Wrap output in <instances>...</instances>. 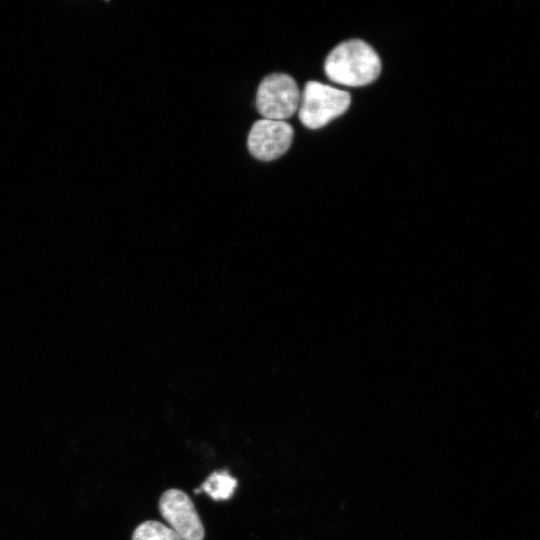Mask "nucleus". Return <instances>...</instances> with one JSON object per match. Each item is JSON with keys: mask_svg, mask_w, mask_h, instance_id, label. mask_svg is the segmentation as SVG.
Segmentation results:
<instances>
[{"mask_svg": "<svg viewBox=\"0 0 540 540\" xmlns=\"http://www.w3.org/2000/svg\"><path fill=\"white\" fill-rule=\"evenodd\" d=\"M324 69L333 82L358 87L376 80L381 72V61L369 44L352 39L340 43L328 54Z\"/></svg>", "mask_w": 540, "mask_h": 540, "instance_id": "f257e3e1", "label": "nucleus"}, {"mask_svg": "<svg viewBox=\"0 0 540 540\" xmlns=\"http://www.w3.org/2000/svg\"><path fill=\"white\" fill-rule=\"evenodd\" d=\"M350 103L348 92L309 81L301 94L299 119L307 128L318 129L345 113Z\"/></svg>", "mask_w": 540, "mask_h": 540, "instance_id": "f03ea898", "label": "nucleus"}, {"mask_svg": "<svg viewBox=\"0 0 540 540\" xmlns=\"http://www.w3.org/2000/svg\"><path fill=\"white\" fill-rule=\"evenodd\" d=\"M300 98L299 88L291 76L273 73L258 86L256 108L264 119L284 121L296 112Z\"/></svg>", "mask_w": 540, "mask_h": 540, "instance_id": "7ed1b4c3", "label": "nucleus"}, {"mask_svg": "<svg viewBox=\"0 0 540 540\" xmlns=\"http://www.w3.org/2000/svg\"><path fill=\"white\" fill-rule=\"evenodd\" d=\"M159 511L182 540H203L205 531L190 497L179 489H168L159 499Z\"/></svg>", "mask_w": 540, "mask_h": 540, "instance_id": "20e7f679", "label": "nucleus"}, {"mask_svg": "<svg viewBox=\"0 0 540 540\" xmlns=\"http://www.w3.org/2000/svg\"><path fill=\"white\" fill-rule=\"evenodd\" d=\"M293 136L294 131L289 123L263 118L252 125L247 147L253 157L261 161H271L289 149Z\"/></svg>", "mask_w": 540, "mask_h": 540, "instance_id": "39448f33", "label": "nucleus"}, {"mask_svg": "<svg viewBox=\"0 0 540 540\" xmlns=\"http://www.w3.org/2000/svg\"><path fill=\"white\" fill-rule=\"evenodd\" d=\"M237 480L226 470L211 473L203 482L200 489L205 491L213 500H228L232 497Z\"/></svg>", "mask_w": 540, "mask_h": 540, "instance_id": "423d86ee", "label": "nucleus"}, {"mask_svg": "<svg viewBox=\"0 0 540 540\" xmlns=\"http://www.w3.org/2000/svg\"><path fill=\"white\" fill-rule=\"evenodd\" d=\"M132 540H182L170 527L159 521L148 520L138 525Z\"/></svg>", "mask_w": 540, "mask_h": 540, "instance_id": "0eeeda50", "label": "nucleus"}]
</instances>
